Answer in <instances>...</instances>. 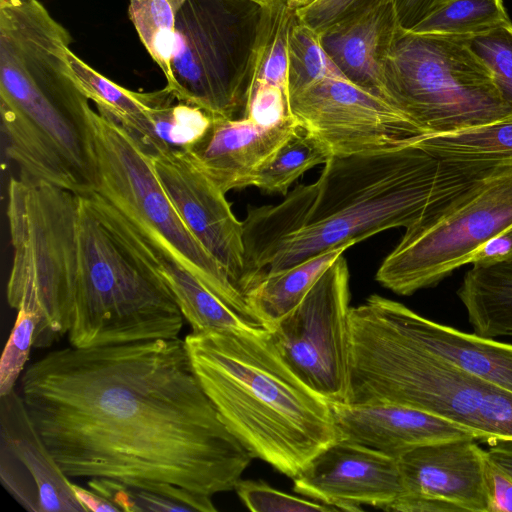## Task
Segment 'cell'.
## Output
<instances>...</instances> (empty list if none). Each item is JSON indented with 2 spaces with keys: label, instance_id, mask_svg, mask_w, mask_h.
Returning <instances> with one entry per match:
<instances>
[{
  "label": "cell",
  "instance_id": "26",
  "mask_svg": "<svg viewBox=\"0 0 512 512\" xmlns=\"http://www.w3.org/2000/svg\"><path fill=\"white\" fill-rule=\"evenodd\" d=\"M261 9L247 95L255 84L269 83L280 87L289 98V31L295 11L286 0H271Z\"/></svg>",
  "mask_w": 512,
  "mask_h": 512
},
{
  "label": "cell",
  "instance_id": "13",
  "mask_svg": "<svg viewBox=\"0 0 512 512\" xmlns=\"http://www.w3.org/2000/svg\"><path fill=\"white\" fill-rule=\"evenodd\" d=\"M291 115L335 156L383 152L427 136L383 97L347 78H323L289 97Z\"/></svg>",
  "mask_w": 512,
  "mask_h": 512
},
{
  "label": "cell",
  "instance_id": "18",
  "mask_svg": "<svg viewBox=\"0 0 512 512\" xmlns=\"http://www.w3.org/2000/svg\"><path fill=\"white\" fill-rule=\"evenodd\" d=\"M298 125L293 116L270 128L244 116L240 119L211 117L203 136L183 151L226 194L253 186L258 171Z\"/></svg>",
  "mask_w": 512,
  "mask_h": 512
},
{
  "label": "cell",
  "instance_id": "30",
  "mask_svg": "<svg viewBox=\"0 0 512 512\" xmlns=\"http://www.w3.org/2000/svg\"><path fill=\"white\" fill-rule=\"evenodd\" d=\"M129 18L155 63L162 70L166 85L173 80L176 12L170 0H130Z\"/></svg>",
  "mask_w": 512,
  "mask_h": 512
},
{
  "label": "cell",
  "instance_id": "5",
  "mask_svg": "<svg viewBox=\"0 0 512 512\" xmlns=\"http://www.w3.org/2000/svg\"><path fill=\"white\" fill-rule=\"evenodd\" d=\"M350 404L394 403L465 426L488 442L512 437V394L462 370L403 331L383 297L350 308Z\"/></svg>",
  "mask_w": 512,
  "mask_h": 512
},
{
  "label": "cell",
  "instance_id": "36",
  "mask_svg": "<svg viewBox=\"0 0 512 512\" xmlns=\"http://www.w3.org/2000/svg\"><path fill=\"white\" fill-rule=\"evenodd\" d=\"M383 0H316L297 9L296 17L321 33L331 25L356 15Z\"/></svg>",
  "mask_w": 512,
  "mask_h": 512
},
{
  "label": "cell",
  "instance_id": "34",
  "mask_svg": "<svg viewBox=\"0 0 512 512\" xmlns=\"http://www.w3.org/2000/svg\"><path fill=\"white\" fill-rule=\"evenodd\" d=\"M234 490L245 506L253 512L338 511L328 504L284 493L262 481L241 479Z\"/></svg>",
  "mask_w": 512,
  "mask_h": 512
},
{
  "label": "cell",
  "instance_id": "7",
  "mask_svg": "<svg viewBox=\"0 0 512 512\" xmlns=\"http://www.w3.org/2000/svg\"><path fill=\"white\" fill-rule=\"evenodd\" d=\"M79 195L20 175L8 186L13 258L7 301L36 317L34 347L67 334L78 264Z\"/></svg>",
  "mask_w": 512,
  "mask_h": 512
},
{
  "label": "cell",
  "instance_id": "15",
  "mask_svg": "<svg viewBox=\"0 0 512 512\" xmlns=\"http://www.w3.org/2000/svg\"><path fill=\"white\" fill-rule=\"evenodd\" d=\"M16 389L0 396V481L28 512H87Z\"/></svg>",
  "mask_w": 512,
  "mask_h": 512
},
{
  "label": "cell",
  "instance_id": "32",
  "mask_svg": "<svg viewBox=\"0 0 512 512\" xmlns=\"http://www.w3.org/2000/svg\"><path fill=\"white\" fill-rule=\"evenodd\" d=\"M470 45L491 70L503 99L512 106V22L470 36Z\"/></svg>",
  "mask_w": 512,
  "mask_h": 512
},
{
  "label": "cell",
  "instance_id": "9",
  "mask_svg": "<svg viewBox=\"0 0 512 512\" xmlns=\"http://www.w3.org/2000/svg\"><path fill=\"white\" fill-rule=\"evenodd\" d=\"M90 124L98 173L94 192L231 308L263 327L243 293L183 223L145 145L115 120L93 109Z\"/></svg>",
  "mask_w": 512,
  "mask_h": 512
},
{
  "label": "cell",
  "instance_id": "37",
  "mask_svg": "<svg viewBox=\"0 0 512 512\" xmlns=\"http://www.w3.org/2000/svg\"><path fill=\"white\" fill-rule=\"evenodd\" d=\"M489 512H512V475L487 455L485 468Z\"/></svg>",
  "mask_w": 512,
  "mask_h": 512
},
{
  "label": "cell",
  "instance_id": "11",
  "mask_svg": "<svg viewBox=\"0 0 512 512\" xmlns=\"http://www.w3.org/2000/svg\"><path fill=\"white\" fill-rule=\"evenodd\" d=\"M512 225V164H501L425 221L405 230L376 280L408 296L435 286Z\"/></svg>",
  "mask_w": 512,
  "mask_h": 512
},
{
  "label": "cell",
  "instance_id": "4",
  "mask_svg": "<svg viewBox=\"0 0 512 512\" xmlns=\"http://www.w3.org/2000/svg\"><path fill=\"white\" fill-rule=\"evenodd\" d=\"M69 31L36 23L0 43V113L8 157L22 176L77 195L97 187L89 99L68 60Z\"/></svg>",
  "mask_w": 512,
  "mask_h": 512
},
{
  "label": "cell",
  "instance_id": "42",
  "mask_svg": "<svg viewBox=\"0 0 512 512\" xmlns=\"http://www.w3.org/2000/svg\"><path fill=\"white\" fill-rule=\"evenodd\" d=\"M314 1L316 0H286L288 7L294 11L305 6H308Z\"/></svg>",
  "mask_w": 512,
  "mask_h": 512
},
{
  "label": "cell",
  "instance_id": "21",
  "mask_svg": "<svg viewBox=\"0 0 512 512\" xmlns=\"http://www.w3.org/2000/svg\"><path fill=\"white\" fill-rule=\"evenodd\" d=\"M383 303L393 321L426 348L512 394V344L436 323L385 297Z\"/></svg>",
  "mask_w": 512,
  "mask_h": 512
},
{
  "label": "cell",
  "instance_id": "29",
  "mask_svg": "<svg viewBox=\"0 0 512 512\" xmlns=\"http://www.w3.org/2000/svg\"><path fill=\"white\" fill-rule=\"evenodd\" d=\"M509 22L504 0H449L408 31L474 36Z\"/></svg>",
  "mask_w": 512,
  "mask_h": 512
},
{
  "label": "cell",
  "instance_id": "19",
  "mask_svg": "<svg viewBox=\"0 0 512 512\" xmlns=\"http://www.w3.org/2000/svg\"><path fill=\"white\" fill-rule=\"evenodd\" d=\"M344 439L398 458L426 444L478 440L471 429L434 414L394 403L331 405Z\"/></svg>",
  "mask_w": 512,
  "mask_h": 512
},
{
  "label": "cell",
  "instance_id": "31",
  "mask_svg": "<svg viewBox=\"0 0 512 512\" xmlns=\"http://www.w3.org/2000/svg\"><path fill=\"white\" fill-rule=\"evenodd\" d=\"M323 78H346L322 46L320 33L295 14L289 31V97Z\"/></svg>",
  "mask_w": 512,
  "mask_h": 512
},
{
  "label": "cell",
  "instance_id": "23",
  "mask_svg": "<svg viewBox=\"0 0 512 512\" xmlns=\"http://www.w3.org/2000/svg\"><path fill=\"white\" fill-rule=\"evenodd\" d=\"M68 60L78 86L96 104L98 112L115 120L150 151L153 127L149 111L163 95L164 88L152 92L131 91L93 69L71 49Z\"/></svg>",
  "mask_w": 512,
  "mask_h": 512
},
{
  "label": "cell",
  "instance_id": "3",
  "mask_svg": "<svg viewBox=\"0 0 512 512\" xmlns=\"http://www.w3.org/2000/svg\"><path fill=\"white\" fill-rule=\"evenodd\" d=\"M184 341L205 394L253 458L294 478L343 438L331 405L296 375L267 329L191 331Z\"/></svg>",
  "mask_w": 512,
  "mask_h": 512
},
{
  "label": "cell",
  "instance_id": "17",
  "mask_svg": "<svg viewBox=\"0 0 512 512\" xmlns=\"http://www.w3.org/2000/svg\"><path fill=\"white\" fill-rule=\"evenodd\" d=\"M462 438L415 447L397 458L405 493L449 512H489L487 452Z\"/></svg>",
  "mask_w": 512,
  "mask_h": 512
},
{
  "label": "cell",
  "instance_id": "24",
  "mask_svg": "<svg viewBox=\"0 0 512 512\" xmlns=\"http://www.w3.org/2000/svg\"><path fill=\"white\" fill-rule=\"evenodd\" d=\"M349 247H339L284 270L263 275L246 293L247 303L268 330L292 311L321 274Z\"/></svg>",
  "mask_w": 512,
  "mask_h": 512
},
{
  "label": "cell",
  "instance_id": "27",
  "mask_svg": "<svg viewBox=\"0 0 512 512\" xmlns=\"http://www.w3.org/2000/svg\"><path fill=\"white\" fill-rule=\"evenodd\" d=\"M417 143L444 160L512 164V119L427 135Z\"/></svg>",
  "mask_w": 512,
  "mask_h": 512
},
{
  "label": "cell",
  "instance_id": "8",
  "mask_svg": "<svg viewBox=\"0 0 512 512\" xmlns=\"http://www.w3.org/2000/svg\"><path fill=\"white\" fill-rule=\"evenodd\" d=\"M383 97L426 135L512 119L470 36L419 34L399 27L385 56Z\"/></svg>",
  "mask_w": 512,
  "mask_h": 512
},
{
  "label": "cell",
  "instance_id": "2",
  "mask_svg": "<svg viewBox=\"0 0 512 512\" xmlns=\"http://www.w3.org/2000/svg\"><path fill=\"white\" fill-rule=\"evenodd\" d=\"M501 164L449 161L417 142L376 153L333 155L319 178L277 205L249 210L244 284L381 231L427 220Z\"/></svg>",
  "mask_w": 512,
  "mask_h": 512
},
{
  "label": "cell",
  "instance_id": "35",
  "mask_svg": "<svg viewBox=\"0 0 512 512\" xmlns=\"http://www.w3.org/2000/svg\"><path fill=\"white\" fill-rule=\"evenodd\" d=\"M243 114L265 128L279 125L292 116L286 93L280 87L269 83H257L252 87L247 95Z\"/></svg>",
  "mask_w": 512,
  "mask_h": 512
},
{
  "label": "cell",
  "instance_id": "43",
  "mask_svg": "<svg viewBox=\"0 0 512 512\" xmlns=\"http://www.w3.org/2000/svg\"><path fill=\"white\" fill-rule=\"evenodd\" d=\"M251 1L258 3L262 7L263 5L267 4L271 0H251Z\"/></svg>",
  "mask_w": 512,
  "mask_h": 512
},
{
  "label": "cell",
  "instance_id": "12",
  "mask_svg": "<svg viewBox=\"0 0 512 512\" xmlns=\"http://www.w3.org/2000/svg\"><path fill=\"white\" fill-rule=\"evenodd\" d=\"M349 300V269L341 255L302 301L268 329L287 364L330 405L349 401Z\"/></svg>",
  "mask_w": 512,
  "mask_h": 512
},
{
  "label": "cell",
  "instance_id": "41",
  "mask_svg": "<svg viewBox=\"0 0 512 512\" xmlns=\"http://www.w3.org/2000/svg\"><path fill=\"white\" fill-rule=\"evenodd\" d=\"M487 443L488 457L512 475V437L494 438Z\"/></svg>",
  "mask_w": 512,
  "mask_h": 512
},
{
  "label": "cell",
  "instance_id": "14",
  "mask_svg": "<svg viewBox=\"0 0 512 512\" xmlns=\"http://www.w3.org/2000/svg\"><path fill=\"white\" fill-rule=\"evenodd\" d=\"M151 155L155 172L183 223L243 293V222L235 217L225 193L183 150Z\"/></svg>",
  "mask_w": 512,
  "mask_h": 512
},
{
  "label": "cell",
  "instance_id": "22",
  "mask_svg": "<svg viewBox=\"0 0 512 512\" xmlns=\"http://www.w3.org/2000/svg\"><path fill=\"white\" fill-rule=\"evenodd\" d=\"M457 295L475 334L512 337V261L466 272Z\"/></svg>",
  "mask_w": 512,
  "mask_h": 512
},
{
  "label": "cell",
  "instance_id": "38",
  "mask_svg": "<svg viewBox=\"0 0 512 512\" xmlns=\"http://www.w3.org/2000/svg\"><path fill=\"white\" fill-rule=\"evenodd\" d=\"M509 261H512V225L479 248L469 264L484 267Z\"/></svg>",
  "mask_w": 512,
  "mask_h": 512
},
{
  "label": "cell",
  "instance_id": "16",
  "mask_svg": "<svg viewBox=\"0 0 512 512\" xmlns=\"http://www.w3.org/2000/svg\"><path fill=\"white\" fill-rule=\"evenodd\" d=\"M294 491L338 511L383 509L405 493L397 458L339 439L318 452L293 478Z\"/></svg>",
  "mask_w": 512,
  "mask_h": 512
},
{
  "label": "cell",
  "instance_id": "28",
  "mask_svg": "<svg viewBox=\"0 0 512 512\" xmlns=\"http://www.w3.org/2000/svg\"><path fill=\"white\" fill-rule=\"evenodd\" d=\"M333 156L316 135L298 125L274 156L257 173L253 186L266 193L286 195L290 185L307 170Z\"/></svg>",
  "mask_w": 512,
  "mask_h": 512
},
{
  "label": "cell",
  "instance_id": "33",
  "mask_svg": "<svg viewBox=\"0 0 512 512\" xmlns=\"http://www.w3.org/2000/svg\"><path fill=\"white\" fill-rule=\"evenodd\" d=\"M35 315L25 309L17 316L6 342L0 361V396L15 389L17 380L25 370L31 348L34 346Z\"/></svg>",
  "mask_w": 512,
  "mask_h": 512
},
{
  "label": "cell",
  "instance_id": "1",
  "mask_svg": "<svg viewBox=\"0 0 512 512\" xmlns=\"http://www.w3.org/2000/svg\"><path fill=\"white\" fill-rule=\"evenodd\" d=\"M29 415L69 478L233 490L251 454L221 420L184 339L52 350L20 377Z\"/></svg>",
  "mask_w": 512,
  "mask_h": 512
},
{
  "label": "cell",
  "instance_id": "6",
  "mask_svg": "<svg viewBox=\"0 0 512 512\" xmlns=\"http://www.w3.org/2000/svg\"><path fill=\"white\" fill-rule=\"evenodd\" d=\"M78 264L67 338L88 348L179 337L184 317L166 284L79 195Z\"/></svg>",
  "mask_w": 512,
  "mask_h": 512
},
{
  "label": "cell",
  "instance_id": "39",
  "mask_svg": "<svg viewBox=\"0 0 512 512\" xmlns=\"http://www.w3.org/2000/svg\"><path fill=\"white\" fill-rule=\"evenodd\" d=\"M449 0H393L399 26L411 30L429 13Z\"/></svg>",
  "mask_w": 512,
  "mask_h": 512
},
{
  "label": "cell",
  "instance_id": "25",
  "mask_svg": "<svg viewBox=\"0 0 512 512\" xmlns=\"http://www.w3.org/2000/svg\"><path fill=\"white\" fill-rule=\"evenodd\" d=\"M87 485L123 512H216L212 497L165 482L126 483L94 477Z\"/></svg>",
  "mask_w": 512,
  "mask_h": 512
},
{
  "label": "cell",
  "instance_id": "20",
  "mask_svg": "<svg viewBox=\"0 0 512 512\" xmlns=\"http://www.w3.org/2000/svg\"><path fill=\"white\" fill-rule=\"evenodd\" d=\"M399 27L393 0H383L326 28L321 43L349 81L383 97L384 59Z\"/></svg>",
  "mask_w": 512,
  "mask_h": 512
},
{
  "label": "cell",
  "instance_id": "10",
  "mask_svg": "<svg viewBox=\"0 0 512 512\" xmlns=\"http://www.w3.org/2000/svg\"><path fill=\"white\" fill-rule=\"evenodd\" d=\"M176 12L173 80L180 102L210 117L244 111L250 64L261 17L251 0H170Z\"/></svg>",
  "mask_w": 512,
  "mask_h": 512
},
{
  "label": "cell",
  "instance_id": "40",
  "mask_svg": "<svg viewBox=\"0 0 512 512\" xmlns=\"http://www.w3.org/2000/svg\"><path fill=\"white\" fill-rule=\"evenodd\" d=\"M72 489L78 501L85 507L86 511L93 512H119L120 510L108 499L101 496L92 489H85L72 483Z\"/></svg>",
  "mask_w": 512,
  "mask_h": 512
}]
</instances>
